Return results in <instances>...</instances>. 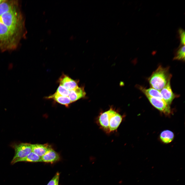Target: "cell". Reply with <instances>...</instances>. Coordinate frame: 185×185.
<instances>
[{"instance_id": "cell-1", "label": "cell", "mask_w": 185, "mask_h": 185, "mask_svg": "<svg viewBox=\"0 0 185 185\" xmlns=\"http://www.w3.org/2000/svg\"><path fill=\"white\" fill-rule=\"evenodd\" d=\"M15 0L4 1L0 4V51L16 49L25 35V21Z\"/></svg>"}, {"instance_id": "cell-2", "label": "cell", "mask_w": 185, "mask_h": 185, "mask_svg": "<svg viewBox=\"0 0 185 185\" xmlns=\"http://www.w3.org/2000/svg\"><path fill=\"white\" fill-rule=\"evenodd\" d=\"M123 117L110 108L108 110L100 113L97 118V123L101 129L106 133H109L117 130Z\"/></svg>"}, {"instance_id": "cell-3", "label": "cell", "mask_w": 185, "mask_h": 185, "mask_svg": "<svg viewBox=\"0 0 185 185\" xmlns=\"http://www.w3.org/2000/svg\"><path fill=\"white\" fill-rule=\"evenodd\" d=\"M168 68H164L159 66L152 74L148 80L152 87L158 90H161L166 85L172 75L169 74Z\"/></svg>"}, {"instance_id": "cell-4", "label": "cell", "mask_w": 185, "mask_h": 185, "mask_svg": "<svg viewBox=\"0 0 185 185\" xmlns=\"http://www.w3.org/2000/svg\"><path fill=\"white\" fill-rule=\"evenodd\" d=\"M11 146L15 151L14 155L11 162L13 164L29 154L32 151V144L25 143H14Z\"/></svg>"}, {"instance_id": "cell-5", "label": "cell", "mask_w": 185, "mask_h": 185, "mask_svg": "<svg viewBox=\"0 0 185 185\" xmlns=\"http://www.w3.org/2000/svg\"><path fill=\"white\" fill-rule=\"evenodd\" d=\"M151 104L159 110L166 114L170 113L169 105L167 104L163 99L150 97L145 94Z\"/></svg>"}, {"instance_id": "cell-6", "label": "cell", "mask_w": 185, "mask_h": 185, "mask_svg": "<svg viewBox=\"0 0 185 185\" xmlns=\"http://www.w3.org/2000/svg\"><path fill=\"white\" fill-rule=\"evenodd\" d=\"M170 78L165 86L160 91L164 100L169 105H170L176 96L173 92L172 90Z\"/></svg>"}, {"instance_id": "cell-7", "label": "cell", "mask_w": 185, "mask_h": 185, "mask_svg": "<svg viewBox=\"0 0 185 185\" xmlns=\"http://www.w3.org/2000/svg\"><path fill=\"white\" fill-rule=\"evenodd\" d=\"M60 85L70 91L77 87L78 82L66 75H63L59 80Z\"/></svg>"}, {"instance_id": "cell-8", "label": "cell", "mask_w": 185, "mask_h": 185, "mask_svg": "<svg viewBox=\"0 0 185 185\" xmlns=\"http://www.w3.org/2000/svg\"><path fill=\"white\" fill-rule=\"evenodd\" d=\"M86 94L84 88L78 86L70 91L68 97L72 103L84 97Z\"/></svg>"}, {"instance_id": "cell-9", "label": "cell", "mask_w": 185, "mask_h": 185, "mask_svg": "<svg viewBox=\"0 0 185 185\" xmlns=\"http://www.w3.org/2000/svg\"><path fill=\"white\" fill-rule=\"evenodd\" d=\"M42 162L47 163H53L59 160V155L51 148L41 157Z\"/></svg>"}, {"instance_id": "cell-10", "label": "cell", "mask_w": 185, "mask_h": 185, "mask_svg": "<svg viewBox=\"0 0 185 185\" xmlns=\"http://www.w3.org/2000/svg\"><path fill=\"white\" fill-rule=\"evenodd\" d=\"M51 148L48 144H32V150L38 155L41 157Z\"/></svg>"}, {"instance_id": "cell-11", "label": "cell", "mask_w": 185, "mask_h": 185, "mask_svg": "<svg viewBox=\"0 0 185 185\" xmlns=\"http://www.w3.org/2000/svg\"><path fill=\"white\" fill-rule=\"evenodd\" d=\"M47 98L53 99L58 103L66 107H68V105L71 103L68 97L62 96L57 92L48 97Z\"/></svg>"}, {"instance_id": "cell-12", "label": "cell", "mask_w": 185, "mask_h": 185, "mask_svg": "<svg viewBox=\"0 0 185 185\" xmlns=\"http://www.w3.org/2000/svg\"><path fill=\"white\" fill-rule=\"evenodd\" d=\"M138 87L144 94H147L152 97L163 99L160 91L153 88L146 89L141 86Z\"/></svg>"}, {"instance_id": "cell-13", "label": "cell", "mask_w": 185, "mask_h": 185, "mask_svg": "<svg viewBox=\"0 0 185 185\" xmlns=\"http://www.w3.org/2000/svg\"><path fill=\"white\" fill-rule=\"evenodd\" d=\"M174 135L171 131L166 130L162 132L160 135L161 140L163 143L168 144L171 142L173 139Z\"/></svg>"}, {"instance_id": "cell-14", "label": "cell", "mask_w": 185, "mask_h": 185, "mask_svg": "<svg viewBox=\"0 0 185 185\" xmlns=\"http://www.w3.org/2000/svg\"><path fill=\"white\" fill-rule=\"evenodd\" d=\"M42 162V161L41 157L38 155L33 152L32 151L25 157L18 160L17 162Z\"/></svg>"}, {"instance_id": "cell-15", "label": "cell", "mask_w": 185, "mask_h": 185, "mask_svg": "<svg viewBox=\"0 0 185 185\" xmlns=\"http://www.w3.org/2000/svg\"><path fill=\"white\" fill-rule=\"evenodd\" d=\"M185 45L181 47L177 51L173 59L184 61L185 60Z\"/></svg>"}, {"instance_id": "cell-16", "label": "cell", "mask_w": 185, "mask_h": 185, "mask_svg": "<svg viewBox=\"0 0 185 185\" xmlns=\"http://www.w3.org/2000/svg\"><path fill=\"white\" fill-rule=\"evenodd\" d=\"M56 92L62 96H68L69 94L70 90L60 85Z\"/></svg>"}, {"instance_id": "cell-17", "label": "cell", "mask_w": 185, "mask_h": 185, "mask_svg": "<svg viewBox=\"0 0 185 185\" xmlns=\"http://www.w3.org/2000/svg\"><path fill=\"white\" fill-rule=\"evenodd\" d=\"M59 175V173L57 172L47 185H58Z\"/></svg>"}, {"instance_id": "cell-18", "label": "cell", "mask_w": 185, "mask_h": 185, "mask_svg": "<svg viewBox=\"0 0 185 185\" xmlns=\"http://www.w3.org/2000/svg\"><path fill=\"white\" fill-rule=\"evenodd\" d=\"M179 32L181 44L185 45V33L184 30L182 29H180Z\"/></svg>"}, {"instance_id": "cell-19", "label": "cell", "mask_w": 185, "mask_h": 185, "mask_svg": "<svg viewBox=\"0 0 185 185\" xmlns=\"http://www.w3.org/2000/svg\"><path fill=\"white\" fill-rule=\"evenodd\" d=\"M4 0H0V4L3 2Z\"/></svg>"}]
</instances>
